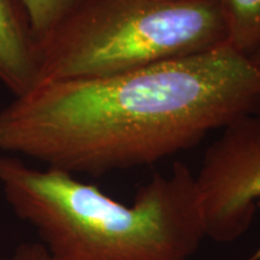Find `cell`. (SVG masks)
I'll return each instance as SVG.
<instances>
[{
    "mask_svg": "<svg viewBox=\"0 0 260 260\" xmlns=\"http://www.w3.org/2000/svg\"><path fill=\"white\" fill-rule=\"evenodd\" d=\"M39 42L21 0H0V83L14 96L38 83Z\"/></svg>",
    "mask_w": 260,
    "mask_h": 260,
    "instance_id": "obj_5",
    "label": "cell"
},
{
    "mask_svg": "<svg viewBox=\"0 0 260 260\" xmlns=\"http://www.w3.org/2000/svg\"><path fill=\"white\" fill-rule=\"evenodd\" d=\"M222 15L226 45L251 58L260 52V0H216Z\"/></svg>",
    "mask_w": 260,
    "mask_h": 260,
    "instance_id": "obj_6",
    "label": "cell"
},
{
    "mask_svg": "<svg viewBox=\"0 0 260 260\" xmlns=\"http://www.w3.org/2000/svg\"><path fill=\"white\" fill-rule=\"evenodd\" d=\"M31 30L40 42L87 0H21Z\"/></svg>",
    "mask_w": 260,
    "mask_h": 260,
    "instance_id": "obj_7",
    "label": "cell"
},
{
    "mask_svg": "<svg viewBox=\"0 0 260 260\" xmlns=\"http://www.w3.org/2000/svg\"><path fill=\"white\" fill-rule=\"evenodd\" d=\"M224 44L216 0H87L39 45L38 83L121 74Z\"/></svg>",
    "mask_w": 260,
    "mask_h": 260,
    "instance_id": "obj_3",
    "label": "cell"
},
{
    "mask_svg": "<svg viewBox=\"0 0 260 260\" xmlns=\"http://www.w3.org/2000/svg\"><path fill=\"white\" fill-rule=\"evenodd\" d=\"M260 105V69L229 45L125 73L39 82L0 107V152L100 176L187 151Z\"/></svg>",
    "mask_w": 260,
    "mask_h": 260,
    "instance_id": "obj_1",
    "label": "cell"
},
{
    "mask_svg": "<svg viewBox=\"0 0 260 260\" xmlns=\"http://www.w3.org/2000/svg\"><path fill=\"white\" fill-rule=\"evenodd\" d=\"M0 260H52L45 247L40 242H29L19 245L10 254L0 255Z\"/></svg>",
    "mask_w": 260,
    "mask_h": 260,
    "instance_id": "obj_8",
    "label": "cell"
},
{
    "mask_svg": "<svg viewBox=\"0 0 260 260\" xmlns=\"http://www.w3.org/2000/svg\"><path fill=\"white\" fill-rule=\"evenodd\" d=\"M251 59H252L253 63H254L256 67H258L259 69H260V52H258V53H255L254 56H252Z\"/></svg>",
    "mask_w": 260,
    "mask_h": 260,
    "instance_id": "obj_9",
    "label": "cell"
},
{
    "mask_svg": "<svg viewBox=\"0 0 260 260\" xmlns=\"http://www.w3.org/2000/svg\"><path fill=\"white\" fill-rule=\"evenodd\" d=\"M220 130L194 180L206 239L232 243L248 232L260 201V105Z\"/></svg>",
    "mask_w": 260,
    "mask_h": 260,
    "instance_id": "obj_4",
    "label": "cell"
},
{
    "mask_svg": "<svg viewBox=\"0 0 260 260\" xmlns=\"http://www.w3.org/2000/svg\"><path fill=\"white\" fill-rule=\"evenodd\" d=\"M0 188L52 260H191L206 239L194 172L182 161L154 174L130 204L3 153Z\"/></svg>",
    "mask_w": 260,
    "mask_h": 260,
    "instance_id": "obj_2",
    "label": "cell"
}]
</instances>
